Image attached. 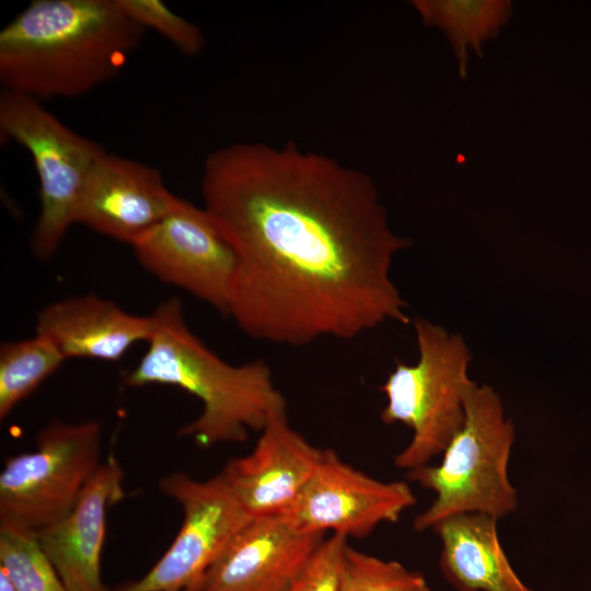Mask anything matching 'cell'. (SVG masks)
Instances as JSON below:
<instances>
[{
	"label": "cell",
	"mask_w": 591,
	"mask_h": 591,
	"mask_svg": "<svg viewBox=\"0 0 591 591\" xmlns=\"http://www.w3.org/2000/svg\"><path fill=\"white\" fill-rule=\"evenodd\" d=\"M66 359L40 335L0 346V418L31 395Z\"/></svg>",
	"instance_id": "ac0fdd59"
},
{
	"label": "cell",
	"mask_w": 591,
	"mask_h": 591,
	"mask_svg": "<svg viewBox=\"0 0 591 591\" xmlns=\"http://www.w3.org/2000/svg\"><path fill=\"white\" fill-rule=\"evenodd\" d=\"M324 535L299 531L280 514L252 518L193 591H287Z\"/></svg>",
	"instance_id": "4fadbf2b"
},
{
	"label": "cell",
	"mask_w": 591,
	"mask_h": 591,
	"mask_svg": "<svg viewBox=\"0 0 591 591\" xmlns=\"http://www.w3.org/2000/svg\"><path fill=\"white\" fill-rule=\"evenodd\" d=\"M0 570L15 591H68L30 531L0 525Z\"/></svg>",
	"instance_id": "d6986e66"
},
{
	"label": "cell",
	"mask_w": 591,
	"mask_h": 591,
	"mask_svg": "<svg viewBox=\"0 0 591 591\" xmlns=\"http://www.w3.org/2000/svg\"><path fill=\"white\" fill-rule=\"evenodd\" d=\"M419 358L414 364L397 362L381 386L386 405L384 424L412 429L409 443L394 459L398 468L414 470L442 454L465 420V395L472 360L461 335L425 318L414 321Z\"/></svg>",
	"instance_id": "5b68a950"
},
{
	"label": "cell",
	"mask_w": 591,
	"mask_h": 591,
	"mask_svg": "<svg viewBox=\"0 0 591 591\" xmlns=\"http://www.w3.org/2000/svg\"><path fill=\"white\" fill-rule=\"evenodd\" d=\"M36 450L7 459L0 474V525L38 532L73 509L101 465L97 421L54 420Z\"/></svg>",
	"instance_id": "52a82bcc"
},
{
	"label": "cell",
	"mask_w": 591,
	"mask_h": 591,
	"mask_svg": "<svg viewBox=\"0 0 591 591\" xmlns=\"http://www.w3.org/2000/svg\"><path fill=\"white\" fill-rule=\"evenodd\" d=\"M131 246L148 273L228 316L236 255L204 207L182 198L172 212Z\"/></svg>",
	"instance_id": "9c48e42d"
},
{
	"label": "cell",
	"mask_w": 591,
	"mask_h": 591,
	"mask_svg": "<svg viewBox=\"0 0 591 591\" xmlns=\"http://www.w3.org/2000/svg\"><path fill=\"white\" fill-rule=\"evenodd\" d=\"M143 32L116 0H34L0 32L2 90L81 96L124 69Z\"/></svg>",
	"instance_id": "7a4b0ae2"
},
{
	"label": "cell",
	"mask_w": 591,
	"mask_h": 591,
	"mask_svg": "<svg viewBox=\"0 0 591 591\" xmlns=\"http://www.w3.org/2000/svg\"><path fill=\"white\" fill-rule=\"evenodd\" d=\"M515 432L501 398L489 385L472 382L465 395V420L438 465L408 471L407 478L434 494L432 503L413 523L432 530L442 520L484 513L497 520L518 508L508 465Z\"/></svg>",
	"instance_id": "277c9868"
},
{
	"label": "cell",
	"mask_w": 591,
	"mask_h": 591,
	"mask_svg": "<svg viewBox=\"0 0 591 591\" xmlns=\"http://www.w3.org/2000/svg\"><path fill=\"white\" fill-rule=\"evenodd\" d=\"M200 189L236 255L228 316L248 337L298 347L408 323L390 270L410 240L363 172L293 142H234L208 154Z\"/></svg>",
	"instance_id": "6da1fadb"
},
{
	"label": "cell",
	"mask_w": 591,
	"mask_h": 591,
	"mask_svg": "<svg viewBox=\"0 0 591 591\" xmlns=\"http://www.w3.org/2000/svg\"><path fill=\"white\" fill-rule=\"evenodd\" d=\"M160 489L181 505V529L144 576L115 591H193L252 519L221 474L198 480L176 472L160 480Z\"/></svg>",
	"instance_id": "ba28073f"
},
{
	"label": "cell",
	"mask_w": 591,
	"mask_h": 591,
	"mask_svg": "<svg viewBox=\"0 0 591 591\" xmlns=\"http://www.w3.org/2000/svg\"><path fill=\"white\" fill-rule=\"evenodd\" d=\"M124 471L109 455L96 470L73 509L36 538L68 591H113L102 579L106 513L124 497Z\"/></svg>",
	"instance_id": "5bb4252c"
},
{
	"label": "cell",
	"mask_w": 591,
	"mask_h": 591,
	"mask_svg": "<svg viewBox=\"0 0 591 591\" xmlns=\"http://www.w3.org/2000/svg\"><path fill=\"white\" fill-rule=\"evenodd\" d=\"M421 22L443 33L452 47L461 78L471 53L483 57V45L496 38L511 19L509 0H413Z\"/></svg>",
	"instance_id": "e0dca14e"
},
{
	"label": "cell",
	"mask_w": 591,
	"mask_h": 591,
	"mask_svg": "<svg viewBox=\"0 0 591 591\" xmlns=\"http://www.w3.org/2000/svg\"><path fill=\"white\" fill-rule=\"evenodd\" d=\"M36 334L49 339L63 358L118 361L153 332L151 315L129 313L94 293L45 305L36 317Z\"/></svg>",
	"instance_id": "9a60e30c"
},
{
	"label": "cell",
	"mask_w": 591,
	"mask_h": 591,
	"mask_svg": "<svg viewBox=\"0 0 591 591\" xmlns=\"http://www.w3.org/2000/svg\"><path fill=\"white\" fill-rule=\"evenodd\" d=\"M0 131L33 159L39 183V213L30 245L36 258L48 260L77 223L85 183L106 151L67 127L40 101L8 90L0 94Z\"/></svg>",
	"instance_id": "8992f818"
},
{
	"label": "cell",
	"mask_w": 591,
	"mask_h": 591,
	"mask_svg": "<svg viewBox=\"0 0 591 591\" xmlns=\"http://www.w3.org/2000/svg\"><path fill=\"white\" fill-rule=\"evenodd\" d=\"M120 10L141 26L166 38L185 55H197L205 45L200 28L183 19L160 0H116Z\"/></svg>",
	"instance_id": "44dd1931"
},
{
	"label": "cell",
	"mask_w": 591,
	"mask_h": 591,
	"mask_svg": "<svg viewBox=\"0 0 591 591\" xmlns=\"http://www.w3.org/2000/svg\"><path fill=\"white\" fill-rule=\"evenodd\" d=\"M259 432L254 449L230 460L220 473L251 518L285 513L312 478L324 450L291 427L287 407L275 410Z\"/></svg>",
	"instance_id": "8fae6325"
},
{
	"label": "cell",
	"mask_w": 591,
	"mask_h": 591,
	"mask_svg": "<svg viewBox=\"0 0 591 591\" xmlns=\"http://www.w3.org/2000/svg\"><path fill=\"white\" fill-rule=\"evenodd\" d=\"M181 199L169 190L159 170L106 152L85 183L77 223L132 245Z\"/></svg>",
	"instance_id": "7c38bea8"
},
{
	"label": "cell",
	"mask_w": 591,
	"mask_h": 591,
	"mask_svg": "<svg viewBox=\"0 0 591 591\" xmlns=\"http://www.w3.org/2000/svg\"><path fill=\"white\" fill-rule=\"evenodd\" d=\"M415 503L407 483L373 478L324 449L312 478L280 515L302 532L364 537L382 523L397 522Z\"/></svg>",
	"instance_id": "30bf717a"
},
{
	"label": "cell",
	"mask_w": 591,
	"mask_h": 591,
	"mask_svg": "<svg viewBox=\"0 0 591 591\" xmlns=\"http://www.w3.org/2000/svg\"><path fill=\"white\" fill-rule=\"evenodd\" d=\"M151 316L148 349L124 383L172 385L197 397L201 413L178 430L181 436L204 448L243 442L250 430L260 431L275 410L287 407L269 366L260 359L239 366L224 361L188 327L181 300L161 302Z\"/></svg>",
	"instance_id": "3957f363"
},
{
	"label": "cell",
	"mask_w": 591,
	"mask_h": 591,
	"mask_svg": "<svg viewBox=\"0 0 591 591\" xmlns=\"http://www.w3.org/2000/svg\"><path fill=\"white\" fill-rule=\"evenodd\" d=\"M497 521L484 513H463L432 529L441 541L440 571L456 591H533L511 566Z\"/></svg>",
	"instance_id": "2e32d148"
},
{
	"label": "cell",
	"mask_w": 591,
	"mask_h": 591,
	"mask_svg": "<svg viewBox=\"0 0 591 591\" xmlns=\"http://www.w3.org/2000/svg\"><path fill=\"white\" fill-rule=\"evenodd\" d=\"M0 591H15L2 570H0Z\"/></svg>",
	"instance_id": "603a6c76"
},
{
	"label": "cell",
	"mask_w": 591,
	"mask_h": 591,
	"mask_svg": "<svg viewBox=\"0 0 591 591\" xmlns=\"http://www.w3.org/2000/svg\"><path fill=\"white\" fill-rule=\"evenodd\" d=\"M340 591H431L426 578L396 560L348 546Z\"/></svg>",
	"instance_id": "ffe728a7"
},
{
	"label": "cell",
	"mask_w": 591,
	"mask_h": 591,
	"mask_svg": "<svg viewBox=\"0 0 591 591\" xmlns=\"http://www.w3.org/2000/svg\"><path fill=\"white\" fill-rule=\"evenodd\" d=\"M348 546L343 535L324 538L287 591H340Z\"/></svg>",
	"instance_id": "7402d4cb"
}]
</instances>
